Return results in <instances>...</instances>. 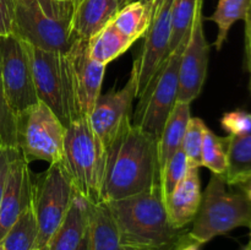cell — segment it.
<instances>
[{
  "mask_svg": "<svg viewBox=\"0 0 251 250\" xmlns=\"http://www.w3.org/2000/svg\"><path fill=\"white\" fill-rule=\"evenodd\" d=\"M32 250H39V249H37V248H33V249H32Z\"/></svg>",
  "mask_w": 251,
  "mask_h": 250,
  "instance_id": "45",
  "label": "cell"
},
{
  "mask_svg": "<svg viewBox=\"0 0 251 250\" xmlns=\"http://www.w3.org/2000/svg\"><path fill=\"white\" fill-rule=\"evenodd\" d=\"M223 130L230 136H242L251 132V113L243 109L230 110L221 118Z\"/></svg>",
  "mask_w": 251,
  "mask_h": 250,
  "instance_id": "31",
  "label": "cell"
},
{
  "mask_svg": "<svg viewBox=\"0 0 251 250\" xmlns=\"http://www.w3.org/2000/svg\"><path fill=\"white\" fill-rule=\"evenodd\" d=\"M202 5L203 0H174L169 55L179 47L185 49L196 11Z\"/></svg>",
  "mask_w": 251,
  "mask_h": 250,
  "instance_id": "24",
  "label": "cell"
},
{
  "mask_svg": "<svg viewBox=\"0 0 251 250\" xmlns=\"http://www.w3.org/2000/svg\"><path fill=\"white\" fill-rule=\"evenodd\" d=\"M73 15V0H14L12 34L37 48L66 53L75 41Z\"/></svg>",
  "mask_w": 251,
  "mask_h": 250,
  "instance_id": "3",
  "label": "cell"
},
{
  "mask_svg": "<svg viewBox=\"0 0 251 250\" xmlns=\"http://www.w3.org/2000/svg\"><path fill=\"white\" fill-rule=\"evenodd\" d=\"M243 250H251V245H247V247H245Z\"/></svg>",
  "mask_w": 251,
  "mask_h": 250,
  "instance_id": "40",
  "label": "cell"
},
{
  "mask_svg": "<svg viewBox=\"0 0 251 250\" xmlns=\"http://www.w3.org/2000/svg\"><path fill=\"white\" fill-rule=\"evenodd\" d=\"M15 147H4V149L0 150V205H1V199L2 193H4L7 169H9L10 159H11Z\"/></svg>",
  "mask_w": 251,
  "mask_h": 250,
  "instance_id": "33",
  "label": "cell"
},
{
  "mask_svg": "<svg viewBox=\"0 0 251 250\" xmlns=\"http://www.w3.org/2000/svg\"><path fill=\"white\" fill-rule=\"evenodd\" d=\"M201 167H206L212 174L225 175L227 171V139L216 135L206 127L201 150Z\"/></svg>",
  "mask_w": 251,
  "mask_h": 250,
  "instance_id": "27",
  "label": "cell"
},
{
  "mask_svg": "<svg viewBox=\"0 0 251 250\" xmlns=\"http://www.w3.org/2000/svg\"><path fill=\"white\" fill-rule=\"evenodd\" d=\"M66 54L71 66L78 117H90L100 96L105 65L91 58L88 41L86 39L75 38Z\"/></svg>",
  "mask_w": 251,
  "mask_h": 250,
  "instance_id": "14",
  "label": "cell"
},
{
  "mask_svg": "<svg viewBox=\"0 0 251 250\" xmlns=\"http://www.w3.org/2000/svg\"><path fill=\"white\" fill-rule=\"evenodd\" d=\"M78 250H92V247H91V235H90V227H88L87 233H86L85 238L82 240V244H81L80 249Z\"/></svg>",
  "mask_w": 251,
  "mask_h": 250,
  "instance_id": "36",
  "label": "cell"
},
{
  "mask_svg": "<svg viewBox=\"0 0 251 250\" xmlns=\"http://www.w3.org/2000/svg\"><path fill=\"white\" fill-rule=\"evenodd\" d=\"M0 144L16 149V115L10 109L0 78Z\"/></svg>",
  "mask_w": 251,
  "mask_h": 250,
  "instance_id": "30",
  "label": "cell"
},
{
  "mask_svg": "<svg viewBox=\"0 0 251 250\" xmlns=\"http://www.w3.org/2000/svg\"><path fill=\"white\" fill-rule=\"evenodd\" d=\"M1 149H4V147H2V145L0 144V150H1Z\"/></svg>",
  "mask_w": 251,
  "mask_h": 250,
  "instance_id": "43",
  "label": "cell"
},
{
  "mask_svg": "<svg viewBox=\"0 0 251 250\" xmlns=\"http://www.w3.org/2000/svg\"><path fill=\"white\" fill-rule=\"evenodd\" d=\"M134 1V0H118V4H119V9H122L123 6H125L126 4H129V2Z\"/></svg>",
  "mask_w": 251,
  "mask_h": 250,
  "instance_id": "39",
  "label": "cell"
},
{
  "mask_svg": "<svg viewBox=\"0 0 251 250\" xmlns=\"http://www.w3.org/2000/svg\"><path fill=\"white\" fill-rule=\"evenodd\" d=\"M59 1H69V0H59Z\"/></svg>",
  "mask_w": 251,
  "mask_h": 250,
  "instance_id": "44",
  "label": "cell"
},
{
  "mask_svg": "<svg viewBox=\"0 0 251 250\" xmlns=\"http://www.w3.org/2000/svg\"><path fill=\"white\" fill-rule=\"evenodd\" d=\"M64 163L76 190L91 202H100L105 149L93 131L88 117L78 118L65 127Z\"/></svg>",
  "mask_w": 251,
  "mask_h": 250,
  "instance_id": "5",
  "label": "cell"
},
{
  "mask_svg": "<svg viewBox=\"0 0 251 250\" xmlns=\"http://www.w3.org/2000/svg\"><path fill=\"white\" fill-rule=\"evenodd\" d=\"M0 37H1V36H0Z\"/></svg>",
  "mask_w": 251,
  "mask_h": 250,
  "instance_id": "46",
  "label": "cell"
},
{
  "mask_svg": "<svg viewBox=\"0 0 251 250\" xmlns=\"http://www.w3.org/2000/svg\"><path fill=\"white\" fill-rule=\"evenodd\" d=\"M190 118V103L176 102L158 139L159 173L166 162L181 147Z\"/></svg>",
  "mask_w": 251,
  "mask_h": 250,
  "instance_id": "19",
  "label": "cell"
},
{
  "mask_svg": "<svg viewBox=\"0 0 251 250\" xmlns=\"http://www.w3.org/2000/svg\"><path fill=\"white\" fill-rule=\"evenodd\" d=\"M37 235L38 227L31 202L6 233L1 245L4 250H32L36 248Z\"/></svg>",
  "mask_w": 251,
  "mask_h": 250,
  "instance_id": "26",
  "label": "cell"
},
{
  "mask_svg": "<svg viewBox=\"0 0 251 250\" xmlns=\"http://www.w3.org/2000/svg\"><path fill=\"white\" fill-rule=\"evenodd\" d=\"M227 139V171L225 178L228 185L235 186L251 175V132Z\"/></svg>",
  "mask_w": 251,
  "mask_h": 250,
  "instance_id": "23",
  "label": "cell"
},
{
  "mask_svg": "<svg viewBox=\"0 0 251 250\" xmlns=\"http://www.w3.org/2000/svg\"><path fill=\"white\" fill-rule=\"evenodd\" d=\"M151 21V7L144 4L141 0H134L123 6L112 20L118 31L132 43L146 34Z\"/></svg>",
  "mask_w": 251,
  "mask_h": 250,
  "instance_id": "22",
  "label": "cell"
},
{
  "mask_svg": "<svg viewBox=\"0 0 251 250\" xmlns=\"http://www.w3.org/2000/svg\"><path fill=\"white\" fill-rule=\"evenodd\" d=\"M14 0H0V36L12 34Z\"/></svg>",
  "mask_w": 251,
  "mask_h": 250,
  "instance_id": "32",
  "label": "cell"
},
{
  "mask_svg": "<svg viewBox=\"0 0 251 250\" xmlns=\"http://www.w3.org/2000/svg\"><path fill=\"white\" fill-rule=\"evenodd\" d=\"M249 245H251V225H250V242H249Z\"/></svg>",
  "mask_w": 251,
  "mask_h": 250,
  "instance_id": "41",
  "label": "cell"
},
{
  "mask_svg": "<svg viewBox=\"0 0 251 250\" xmlns=\"http://www.w3.org/2000/svg\"><path fill=\"white\" fill-rule=\"evenodd\" d=\"M201 199L202 191L199 168L189 166L185 176L163 200L169 222L176 229H184L193 223L200 208Z\"/></svg>",
  "mask_w": 251,
  "mask_h": 250,
  "instance_id": "16",
  "label": "cell"
},
{
  "mask_svg": "<svg viewBox=\"0 0 251 250\" xmlns=\"http://www.w3.org/2000/svg\"><path fill=\"white\" fill-rule=\"evenodd\" d=\"M132 44L134 43L123 36L110 21L88 39V51L93 60L107 66L124 54Z\"/></svg>",
  "mask_w": 251,
  "mask_h": 250,
  "instance_id": "21",
  "label": "cell"
},
{
  "mask_svg": "<svg viewBox=\"0 0 251 250\" xmlns=\"http://www.w3.org/2000/svg\"><path fill=\"white\" fill-rule=\"evenodd\" d=\"M251 202L240 190H233L225 175L212 174L202 193L200 208L188 230V238L202 245L238 227H250Z\"/></svg>",
  "mask_w": 251,
  "mask_h": 250,
  "instance_id": "4",
  "label": "cell"
},
{
  "mask_svg": "<svg viewBox=\"0 0 251 250\" xmlns=\"http://www.w3.org/2000/svg\"><path fill=\"white\" fill-rule=\"evenodd\" d=\"M104 203L126 249L179 250L191 242L188 228L176 229L169 222L161 186Z\"/></svg>",
  "mask_w": 251,
  "mask_h": 250,
  "instance_id": "2",
  "label": "cell"
},
{
  "mask_svg": "<svg viewBox=\"0 0 251 250\" xmlns=\"http://www.w3.org/2000/svg\"><path fill=\"white\" fill-rule=\"evenodd\" d=\"M200 248H201V245L198 244V243L189 242V243H186L185 245H183V247H181L179 250H200Z\"/></svg>",
  "mask_w": 251,
  "mask_h": 250,
  "instance_id": "38",
  "label": "cell"
},
{
  "mask_svg": "<svg viewBox=\"0 0 251 250\" xmlns=\"http://www.w3.org/2000/svg\"><path fill=\"white\" fill-rule=\"evenodd\" d=\"M159 174L158 140L129 120L105 149L100 202L158 188Z\"/></svg>",
  "mask_w": 251,
  "mask_h": 250,
  "instance_id": "1",
  "label": "cell"
},
{
  "mask_svg": "<svg viewBox=\"0 0 251 250\" xmlns=\"http://www.w3.org/2000/svg\"><path fill=\"white\" fill-rule=\"evenodd\" d=\"M234 188L239 189V190L242 191V193L244 194L248 199H249L250 202H251V175L247 176V178L243 179L242 181H239V183H238Z\"/></svg>",
  "mask_w": 251,
  "mask_h": 250,
  "instance_id": "35",
  "label": "cell"
},
{
  "mask_svg": "<svg viewBox=\"0 0 251 250\" xmlns=\"http://www.w3.org/2000/svg\"><path fill=\"white\" fill-rule=\"evenodd\" d=\"M90 235L92 250H129L119 242L117 227L104 202L91 205Z\"/></svg>",
  "mask_w": 251,
  "mask_h": 250,
  "instance_id": "20",
  "label": "cell"
},
{
  "mask_svg": "<svg viewBox=\"0 0 251 250\" xmlns=\"http://www.w3.org/2000/svg\"><path fill=\"white\" fill-rule=\"evenodd\" d=\"M29 53L37 97L53 110L66 127L70 123L80 118L76 108L68 54L56 50H46L31 44Z\"/></svg>",
  "mask_w": 251,
  "mask_h": 250,
  "instance_id": "6",
  "label": "cell"
},
{
  "mask_svg": "<svg viewBox=\"0 0 251 250\" xmlns=\"http://www.w3.org/2000/svg\"><path fill=\"white\" fill-rule=\"evenodd\" d=\"M91 202L75 189L65 218L44 250H78L90 227Z\"/></svg>",
  "mask_w": 251,
  "mask_h": 250,
  "instance_id": "17",
  "label": "cell"
},
{
  "mask_svg": "<svg viewBox=\"0 0 251 250\" xmlns=\"http://www.w3.org/2000/svg\"><path fill=\"white\" fill-rule=\"evenodd\" d=\"M251 9V0H218L215 12L207 20L215 22L218 27L215 47L221 50L227 41L228 33L233 25L238 21H244Z\"/></svg>",
  "mask_w": 251,
  "mask_h": 250,
  "instance_id": "25",
  "label": "cell"
},
{
  "mask_svg": "<svg viewBox=\"0 0 251 250\" xmlns=\"http://www.w3.org/2000/svg\"><path fill=\"white\" fill-rule=\"evenodd\" d=\"M184 49L178 48L139 95V103L132 113V124L159 139L164 124L178 100L179 65Z\"/></svg>",
  "mask_w": 251,
  "mask_h": 250,
  "instance_id": "9",
  "label": "cell"
},
{
  "mask_svg": "<svg viewBox=\"0 0 251 250\" xmlns=\"http://www.w3.org/2000/svg\"><path fill=\"white\" fill-rule=\"evenodd\" d=\"M245 24V63H247V69L249 71L250 81H249V90L251 95V9L248 12L247 17L244 20Z\"/></svg>",
  "mask_w": 251,
  "mask_h": 250,
  "instance_id": "34",
  "label": "cell"
},
{
  "mask_svg": "<svg viewBox=\"0 0 251 250\" xmlns=\"http://www.w3.org/2000/svg\"><path fill=\"white\" fill-rule=\"evenodd\" d=\"M141 1L144 2V4H146L147 6L151 7V11H152V14H153L154 10L159 6V4H161L163 0H141Z\"/></svg>",
  "mask_w": 251,
  "mask_h": 250,
  "instance_id": "37",
  "label": "cell"
},
{
  "mask_svg": "<svg viewBox=\"0 0 251 250\" xmlns=\"http://www.w3.org/2000/svg\"><path fill=\"white\" fill-rule=\"evenodd\" d=\"M0 78L6 102L15 115L39 102L29 44L15 34L0 37Z\"/></svg>",
  "mask_w": 251,
  "mask_h": 250,
  "instance_id": "10",
  "label": "cell"
},
{
  "mask_svg": "<svg viewBox=\"0 0 251 250\" xmlns=\"http://www.w3.org/2000/svg\"><path fill=\"white\" fill-rule=\"evenodd\" d=\"M189 168L188 157L183 149H179L168 161L166 162L159 174V185L163 200L167 195L172 193L176 188L181 179L185 176Z\"/></svg>",
  "mask_w": 251,
  "mask_h": 250,
  "instance_id": "28",
  "label": "cell"
},
{
  "mask_svg": "<svg viewBox=\"0 0 251 250\" xmlns=\"http://www.w3.org/2000/svg\"><path fill=\"white\" fill-rule=\"evenodd\" d=\"M28 164L21 152L15 149L0 205V243L25 208L32 202V176Z\"/></svg>",
  "mask_w": 251,
  "mask_h": 250,
  "instance_id": "15",
  "label": "cell"
},
{
  "mask_svg": "<svg viewBox=\"0 0 251 250\" xmlns=\"http://www.w3.org/2000/svg\"><path fill=\"white\" fill-rule=\"evenodd\" d=\"M136 70L132 66L129 78L123 88L110 90L98 97L95 108L91 112L90 119L93 131L100 140L104 149L112 142L123 125L132 120L134 100L137 98Z\"/></svg>",
  "mask_w": 251,
  "mask_h": 250,
  "instance_id": "11",
  "label": "cell"
},
{
  "mask_svg": "<svg viewBox=\"0 0 251 250\" xmlns=\"http://www.w3.org/2000/svg\"><path fill=\"white\" fill-rule=\"evenodd\" d=\"M0 250H4V248H2V245H1V243H0Z\"/></svg>",
  "mask_w": 251,
  "mask_h": 250,
  "instance_id": "42",
  "label": "cell"
},
{
  "mask_svg": "<svg viewBox=\"0 0 251 250\" xmlns=\"http://www.w3.org/2000/svg\"><path fill=\"white\" fill-rule=\"evenodd\" d=\"M75 186L64 162L49 164L32 181V207L38 227L36 248L44 250L65 218Z\"/></svg>",
  "mask_w": 251,
  "mask_h": 250,
  "instance_id": "8",
  "label": "cell"
},
{
  "mask_svg": "<svg viewBox=\"0 0 251 250\" xmlns=\"http://www.w3.org/2000/svg\"><path fill=\"white\" fill-rule=\"evenodd\" d=\"M74 38L88 39L114 19L119 10L118 0H73Z\"/></svg>",
  "mask_w": 251,
  "mask_h": 250,
  "instance_id": "18",
  "label": "cell"
},
{
  "mask_svg": "<svg viewBox=\"0 0 251 250\" xmlns=\"http://www.w3.org/2000/svg\"><path fill=\"white\" fill-rule=\"evenodd\" d=\"M202 6L196 11L188 43L179 65V90L176 102L191 103L200 96L207 76L210 44L203 32Z\"/></svg>",
  "mask_w": 251,
  "mask_h": 250,
  "instance_id": "12",
  "label": "cell"
},
{
  "mask_svg": "<svg viewBox=\"0 0 251 250\" xmlns=\"http://www.w3.org/2000/svg\"><path fill=\"white\" fill-rule=\"evenodd\" d=\"M207 125L202 119L196 117H191L186 126L185 135H184L181 149L188 157L189 166L201 167V150H202L203 135Z\"/></svg>",
  "mask_w": 251,
  "mask_h": 250,
  "instance_id": "29",
  "label": "cell"
},
{
  "mask_svg": "<svg viewBox=\"0 0 251 250\" xmlns=\"http://www.w3.org/2000/svg\"><path fill=\"white\" fill-rule=\"evenodd\" d=\"M16 149L28 163L65 159V126L41 100L16 114Z\"/></svg>",
  "mask_w": 251,
  "mask_h": 250,
  "instance_id": "7",
  "label": "cell"
},
{
  "mask_svg": "<svg viewBox=\"0 0 251 250\" xmlns=\"http://www.w3.org/2000/svg\"><path fill=\"white\" fill-rule=\"evenodd\" d=\"M173 4L174 0H163L154 10L150 28L145 34L141 53L134 61L132 66L136 70L139 95L169 56Z\"/></svg>",
  "mask_w": 251,
  "mask_h": 250,
  "instance_id": "13",
  "label": "cell"
}]
</instances>
